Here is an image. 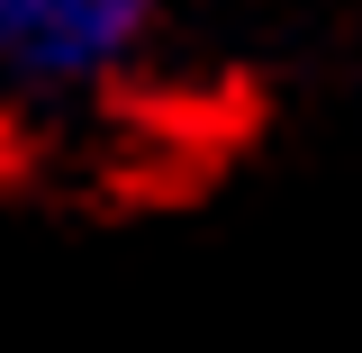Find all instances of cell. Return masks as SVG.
Instances as JSON below:
<instances>
[{"label":"cell","mask_w":362,"mask_h":353,"mask_svg":"<svg viewBox=\"0 0 362 353\" xmlns=\"http://www.w3.org/2000/svg\"><path fill=\"white\" fill-rule=\"evenodd\" d=\"M181 0H0V91L100 100L163 45Z\"/></svg>","instance_id":"obj_1"}]
</instances>
